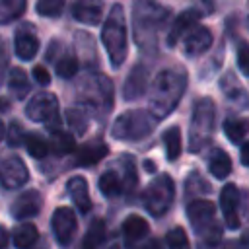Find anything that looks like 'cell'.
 I'll return each mask as SVG.
<instances>
[{"label": "cell", "instance_id": "obj_1", "mask_svg": "<svg viewBox=\"0 0 249 249\" xmlns=\"http://www.w3.org/2000/svg\"><path fill=\"white\" fill-rule=\"evenodd\" d=\"M187 89V72L181 68H165L148 84V111L156 121L165 119L179 105Z\"/></svg>", "mask_w": 249, "mask_h": 249}, {"label": "cell", "instance_id": "obj_2", "mask_svg": "<svg viewBox=\"0 0 249 249\" xmlns=\"http://www.w3.org/2000/svg\"><path fill=\"white\" fill-rule=\"evenodd\" d=\"M169 19V10L156 0H136L132 8V33L136 45L152 53L158 45V33Z\"/></svg>", "mask_w": 249, "mask_h": 249}, {"label": "cell", "instance_id": "obj_3", "mask_svg": "<svg viewBox=\"0 0 249 249\" xmlns=\"http://www.w3.org/2000/svg\"><path fill=\"white\" fill-rule=\"evenodd\" d=\"M78 103L95 117H103L113 109V82L101 72H88L78 86Z\"/></svg>", "mask_w": 249, "mask_h": 249}, {"label": "cell", "instance_id": "obj_4", "mask_svg": "<svg viewBox=\"0 0 249 249\" xmlns=\"http://www.w3.org/2000/svg\"><path fill=\"white\" fill-rule=\"evenodd\" d=\"M101 43L109 54V62L113 68L123 66L128 51L126 43V19L124 10L121 4H113L109 10V16L103 21L101 27Z\"/></svg>", "mask_w": 249, "mask_h": 249}, {"label": "cell", "instance_id": "obj_5", "mask_svg": "<svg viewBox=\"0 0 249 249\" xmlns=\"http://www.w3.org/2000/svg\"><path fill=\"white\" fill-rule=\"evenodd\" d=\"M216 130V105L210 97H202L195 103L189 124V150L193 154L206 148Z\"/></svg>", "mask_w": 249, "mask_h": 249}, {"label": "cell", "instance_id": "obj_6", "mask_svg": "<svg viewBox=\"0 0 249 249\" xmlns=\"http://www.w3.org/2000/svg\"><path fill=\"white\" fill-rule=\"evenodd\" d=\"M156 123L158 121L150 115L148 109H128L113 121L111 136L121 142H136L146 138L154 130Z\"/></svg>", "mask_w": 249, "mask_h": 249}, {"label": "cell", "instance_id": "obj_7", "mask_svg": "<svg viewBox=\"0 0 249 249\" xmlns=\"http://www.w3.org/2000/svg\"><path fill=\"white\" fill-rule=\"evenodd\" d=\"M189 222L198 237H202L208 245H216L222 237L220 224H216V204L206 198L191 200L187 206Z\"/></svg>", "mask_w": 249, "mask_h": 249}, {"label": "cell", "instance_id": "obj_8", "mask_svg": "<svg viewBox=\"0 0 249 249\" xmlns=\"http://www.w3.org/2000/svg\"><path fill=\"white\" fill-rule=\"evenodd\" d=\"M173 196H175L173 179L167 173H160L146 187L144 196H142V204L148 210V214H152V216H163L171 208Z\"/></svg>", "mask_w": 249, "mask_h": 249}, {"label": "cell", "instance_id": "obj_9", "mask_svg": "<svg viewBox=\"0 0 249 249\" xmlns=\"http://www.w3.org/2000/svg\"><path fill=\"white\" fill-rule=\"evenodd\" d=\"M25 115L35 123L47 124L49 128H58L60 126L58 101H56V95L51 93V91L35 93L25 105Z\"/></svg>", "mask_w": 249, "mask_h": 249}, {"label": "cell", "instance_id": "obj_10", "mask_svg": "<svg viewBox=\"0 0 249 249\" xmlns=\"http://www.w3.org/2000/svg\"><path fill=\"white\" fill-rule=\"evenodd\" d=\"M51 226H53V233H54L58 245H62V247L70 245V241H72V237L76 233V228H78L76 212L70 206H58L53 212Z\"/></svg>", "mask_w": 249, "mask_h": 249}, {"label": "cell", "instance_id": "obj_11", "mask_svg": "<svg viewBox=\"0 0 249 249\" xmlns=\"http://www.w3.org/2000/svg\"><path fill=\"white\" fill-rule=\"evenodd\" d=\"M239 206H241L239 189H237L233 183H228V185L222 189V193H220V208H222V216H224L226 228L237 230V228L241 226Z\"/></svg>", "mask_w": 249, "mask_h": 249}, {"label": "cell", "instance_id": "obj_12", "mask_svg": "<svg viewBox=\"0 0 249 249\" xmlns=\"http://www.w3.org/2000/svg\"><path fill=\"white\" fill-rule=\"evenodd\" d=\"M27 179H29V171L21 158L10 156L0 163V183L6 189H19L21 185L27 183Z\"/></svg>", "mask_w": 249, "mask_h": 249}, {"label": "cell", "instance_id": "obj_13", "mask_svg": "<svg viewBox=\"0 0 249 249\" xmlns=\"http://www.w3.org/2000/svg\"><path fill=\"white\" fill-rule=\"evenodd\" d=\"M212 47V33L208 27H193L181 37V49L187 56L204 54Z\"/></svg>", "mask_w": 249, "mask_h": 249}, {"label": "cell", "instance_id": "obj_14", "mask_svg": "<svg viewBox=\"0 0 249 249\" xmlns=\"http://www.w3.org/2000/svg\"><path fill=\"white\" fill-rule=\"evenodd\" d=\"M43 208V196L39 191L31 189L21 193L14 202H12V216L16 220H29L35 218Z\"/></svg>", "mask_w": 249, "mask_h": 249}, {"label": "cell", "instance_id": "obj_15", "mask_svg": "<svg viewBox=\"0 0 249 249\" xmlns=\"http://www.w3.org/2000/svg\"><path fill=\"white\" fill-rule=\"evenodd\" d=\"M200 18H202V12L196 10V8H187L185 12H181V14L171 21V29H169V33H167V45H169V47H175V45L181 41V37H183L189 29H193V27L198 23Z\"/></svg>", "mask_w": 249, "mask_h": 249}, {"label": "cell", "instance_id": "obj_16", "mask_svg": "<svg viewBox=\"0 0 249 249\" xmlns=\"http://www.w3.org/2000/svg\"><path fill=\"white\" fill-rule=\"evenodd\" d=\"M146 89H148V68H146L144 64H136V66L128 72V76H126V80H124L123 97H124L126 101H134V99H138L142 93H146Z\"/></svg>", "mask_w": 249, "mask_h": 249}, {"label": "cell", "instance_id": "obj_17", "mask_svg": "<svg viewBox=\"0 0 249 249\" xmlns=\"http://www.w3.org/2000/svg\"><path fill=\"white\" fill-rule=\"evenodd\" d=\"M72 16L80 23L95 25L103 16V0H74Z\"/></svg>", "mask_w": 249, "mask_h": 249}, {"label": "cell", "instance_id": "obj_18", "mask_svg": "<svg viewBox=\"0 0 249 249\" xmlns=\"http://www.w3.org/2000/svg\"><path fill=\"white\" fill-rule=\"evenodd\" d=\"M66 193L70 196V200L74 202V206L82 212L88 214L91 210V198H89V191H88V183L82 175L70 177L66 183Z\"/></svg>", "mask_w": 249, "mask_h": 249}, {"label": "cell", "instance_id": "obj_19", "mask_svg": "<svg viewBox=\"0 0 249 249\" xmlns=\"http://www.w3.org/2000/svg\"><path fill=\"white\" fill-rule=\"evenodd\" d=\"M148 231H150L148 222L138 214H130L123 222V235H124L126 247H134L138 241H142L148 235Z\"/></svg>", "mask_w": 249, "mask_h": 249}, {"label": "cell", "instance_id": "obj_20", "mask_svg": "<svg viewBox=\"0 0 249 249\" xmlns=\"http://www.w3.org/2000/svg\"><path fill=\"white\" fill-rule=\"evenodd\" d=\"M14 49H16V54L21 60L35 58V54L39 53V39H37L35 31H31V29H19L16 33V39H14Z\"/></svg>", "mask_w": 249, "mask_h": 249}, {"label": "cell", "instance_id": "obj_21", "mask_svg": "<svg viewBox=\"0 0 249 249\" xmlns=\"http://www.w3.org/2000/svg\"><path fill=\"white\" fill-rule=\"evenodd\" d=\"M107 154H109V148H107L105 142H99V140H97V142H88V144H84V146H80V148L76 150L74 161H76L78 165L88 167V165H93V163L101 161Z\"/></svg>", "mask_w": 249, "mask_h": 249}, {"label": "cell", "instance_id": "obj_22", "mask_svg": "<svg viewBox=\"0 0 249 249\" xmlns=\"http://www.w3.org/2000/svg\"><path fill=\"white\" fill-rule=\"evenodd\" d=\"M49 150H53L56 156L72 154L76 150V140L70 132H64L58 128H51V140H49Z\"/></svg>", "mask_w": 249, "mask_h": 249}, {"label": "cell", "instance_id": "obj_23", "mask_svg": "<svg viewBox=\"0 0 249 249\" xmlns=\"http://www.w3.org/2000/svg\"><path fill=\"white\" fill-rule=\"evenodd\" d=\"M39 239V231L31 222H23L19 224L14 233H12V243L16 245V249H31Z\"/></svg>", "mask_w": 249, "mask_h": 249}, {"label": "cell", "instance_id": "obj_24", "mask_svg": "<svg viewBox=\"0 0 249 249\" xmlns=\"http://www.w3.org/2000/svg\"><path fill=\"white\" fill-rule=\"evenodd\" d=\"M208 171L216 179H226L231 173V160L222 148H214L208 158Z\"/></svg>", "mask_w": 249, "mask_h": 249}, {"label": "cell", "instance_id": "obj_25", "mask_svg": "<svg viewBox=\"0 0 249 249\" xmlns=\"http://www.w3.org/2000/svg\"><path fill=\"white\" fill-rule=\"evenodd\" d=\"M51 58L54 60V68H56V74L60 78L70 80V78H74L78 74V60L72 54L64 53V47H60V53L58 54H53Z\"/></svg>", "mask_w": 249, "mask_h": 249}, {"label": "cell", "instance_id": "obj_26", "mask_svg": "<svg viewBox=\"0 0 249 249\" xmlns=\"http://www.w3.org/2000/svg\"><path fill=\"white\" fill-rule=\"evenodd\" d=\"M8 88L16 95V99H25L27 93H29V89H31L29 80H27V74L21 68H12L10 70V76H8Z\"/></svg>", "mask_w": 249, "mask_h": 249}, {"label": "cell", "instance_id": "obj_27", "mask_svg": "<svg viewBox=\"0 0 249 249\" xmlns=\"http://www.w3.org/2000/svg\"><path fill=\"white\" fill-rule=\"evenodd\" d=\"M163 146H165V158L169 161H175L181 156V130L179 126H169L163 132Z\"/></svg>", "mask_w": 249, "mask_h": 249}, {"label": "cell", "instance_id": "obj_28", "mask_svg": "<svg viewBox=\"0 0 249 249\" xmlns=\"http://www.w3.org/2000/svg\"><path fill=\"white\" fill-rule=\"evenodd\" d=\"M97 189L105 195V196H117L123 193V183H121V175L115 169L105 171L99 181H97Z\"/></svg>", "mask_w": 249, "mask_h": 249}, {"label": "cell", "instance_id": "obj_29", "mask_svg": "<svg viewBox=\"0 0 249 249\" xmlns=\"http://www.w3.org/2000/svg\"><path fill=\"white\" fill-rule=\"evenodd\" d=\"M105 241V222L101 218L93 220L88 233L84 235V243H82V249H99Z\"/></svg>", "mask_w": 249, "mask_h": 249}, {"label": "cell", "instance_id": "obj_30", "mask_svg": "<svg viewBox=\"0 0 249 249\" xmlns=\"http://www.w3.org/2000/svg\"><path fill=\"white\" fill-rule=\"evenodd\" d=\"M27 0H0V25L18 19L25 12Z\"/></svg>", "mask_w": 249, "mask_h": 249}, {"label": "cell", "instance_id": "obj_31", "mask_svg": "<svg viewBox=\"0 0 249 249\" xmlns=\"http://www.w3.org/2000/svg\"><path fill=\"white\" fill-rule=\"evenodd\" d=\"M224 132H226L230 142L241 144V142H245V136H247V123L241 119H226L224 121Z\"/></svg>", "mask_w": 249, "mask_h": 249}, {"label": "cell", "instance_id": "obj_32", "mask_svg": "<svg viewBox=\"0 0 249 249\" xmlns=\"http://www.w3.org/2000/svg\"><path fill=\"white\" fill-rule=\"evenodd\" d=\"M23 144H25L29 156L35 158V160H43V158L49 154V142H47L45 138L37 136V134H25Z\"/></svg>", "mask_w": 249, "mask_h": 249}, {"label": "cell", "instance_id": "obj_33", "mask_svg": "<svg viewBox=\"0 0 249 249\" xmlns=\"http://www.w3.org/2000/svg\"><path fill=\"white\" fill-rule=\"evenodd\" d=\"M62 8L64 0H37V14L43 18H58Z\"/></svg>", "mask_w": 249, "mask_h": 249}, {"label": "cell", "instance_id": "obj_34", "mask_svg": "<svg viewBox=\"0 0 249 249\" xmlns=\"http://www.w3.org/2000/svg\"><path fill=\"white\" fill-rule=\"evenodd\" d=\"M123 175H121V183H123V191H132L136 187V167L132 163V158L126 156L123 158Z\"/></svg>", "mask_w": 249, "mask_h": 249}, {"label": "cell", "instance_id": "obj_35", "mask_svg": "<svg viewBox=\"0 0 249 249\" xmlns=\"http://www.w3.org/2000/svg\"><path fill=\"white\" fill-rule=\"evenodd\" d=\"M165 241H167V249H191V243H189L183 228L169 230L165 235Z\"/></svg>", "mask_w": 249, "mask_h": 249}, {"label": "cell", "instance_id": "obj_36", "mask_svg": "<svg viewBox=\"0 0 249 249\" xmlns=\"http://www.w3.org/2000/svg\"><path fill=\"white\" fill-rule=\"evenodd\" d=\"M66 123L72 126V130L74 132H78V134H84L86 130H88V117H86V113H82V111H78V109H68L66 111Z\"/></svg>", "mask_w": 249, "mask_h": 249}, {"label": "cell", "instance_id": "obj_37", "mask_svg": "<svg viewBox=\"0 0 249 249\" xmlns=\"http://www.w3.org/2000/svg\"><path fill=\"white\" fill-rule=\"evenodd\" d=\"M4 138H6V142H8L12 148H18L19 144H23L25 130H23V126H21L19 123H12V124L8 126V130H6Z\"/></svg>", "mask_w": 249, "mask_h": 249}, {"label": "cell", "instance_id": "obj_38", "mask_svg": "<svg viewBox=\"0 0 249 249\" xmlns=\"http://www.w3.org/2000/svg\"><path fill=\"white\" fill-rule=\"evenodd\" d=\"M237 68L241 70L243 76L249 74V51H247L245 43H241L239 49H237Z\"/></svg>", "mask_w": 249, "mask_h": 249}, {"label": "cell", "instance_id": "obj_39", "mask_svg": "<svg viewBox=\"0 0 249 249\" xmlns=\"http://www.w3.org/2000/svg\"><path fill=\"white\" fill-rule=\"evenodd\" d=\"M33 80H35L39 86H49V84H51V74H49V70H47L45 66L37 64V66L33 68Z\"/></svg>", "mask_w": 249, "mask_h": 249}, {"label": "cell", "instance_id": "obj_40", "mask_svg": "<svg viewBox=\"0 0 249 249\" xmlns=\"http://www.w3.org/2000/svg\"><path fill=\"white\" fill-rule=\"evenodd\" d=\"M222 89H224V93L228 95V97H239V95H243V91H241V86L237 84V80L233 82V86H230L226 80H222Z\"/></svg>", "mask_w": 249, "mask_h": 249}, {"label": "cell", "instance_id": "obj_41", "mask_svg": "<svg viewBox=\"0 0 249 249\" xmlns=\"http://www.w3.org/2000/svg\"><path fill=\"white\" fill-rule=\"evenodd\" d=\"M6 70H8V53H6V45L0 41V84L6 76Z\"/></svg>", "mask_w": 249, "mask_h": 249}, {"label": "cell", "instance_id": "obj_42", "mask_svg": "<svg viewBox=\"0 0 249 249\" xmlns=\"http://www.w3.org/2000/svg\"><path fill=\"white\" fill-rule=\"evenodd\" d=\"M224 249H247V245H245V237H243L241 241H228V243L224 245Z\"/></svg>", "mask_w": 249, "mask_h": 249}, {"label": "cell", "instance_id": "obj_43", "mask_svg": "<svg viewBox=\"0 0 249 249\" xmlns=\"http://www.w3.org/2000/svg\"><path fill=\"white\" fill-rule=\"evenodd\" d=\"M140 249H163V245H161L160 239H150V241H146Z\"/></svg>", "mask_w": 249, "mask_h": 249}, {"label": "cell", "instance_id": "obj_44", "mask_svg": "<svg viewBox=\"0 0 249 249\" xmlns=\"http://www.w3.org/2000/svg\"><path fill=\"white\" fill-rule=\"evenodd\" d=\"M8 239H10V235H8V231L0 226V249H4L6 245H8Z\"/></svg>", "mask_w": 249, "mask_h": 249}, {"label": "cell", "instance_id": "obj_45", "mask_svg": "<svg viewBox=\"0 0 249 249\" xmlns=\"http://www.w3.org/2000/svg\"><path fill=\"white\" fill-rule=\"evenodd\" d=\"M239 146H241V163L247 165V163H249V161H247V148H249V144H247V142H241Z\"/></svg>", "mask_w": 249, "mask_h": 249}, {"label": "cell", "instance_id": "obj_46", "mask_svg": "<svg viewBox=\"0 0 249 249\" xmlns=\"http://www.w3.org/2000/svg\"><path fill=\"white\" fill-rule=\"evenodd\" d=\"M144 167H146V171L156 173V165H154V161H152V160H144Z\"/></svg>", "mask_w": 249, "mask_h": 249}, {"label": "cell", "instance_id": "obj_47", "mask_svg": "<svg viewBox=\"0 0 249 249\" xmlns=\"http://www.w3.org/2000/svg\"><path fill=\"white\" fill-rule=\"evenodd\" d=\"M10 109V101L6 97H0V111H8Z\"/></svg>", "mask_w": 249, "mask_h": 249}, {"label": "cell", "instance_id": "obj_48", "mask_svg": "<svg viewBox=\"0 0 249 249\" xmlns=\"http://www.w3.org/2000/svg\"><path fill=\"white\" fill-rule=\"evenodd\" d=\"M4 134H6V126H4V123H2V119H0V142L4 140Z\"/></svg>", "mask_w": 249, "mask_h": 249}]
</instances>
